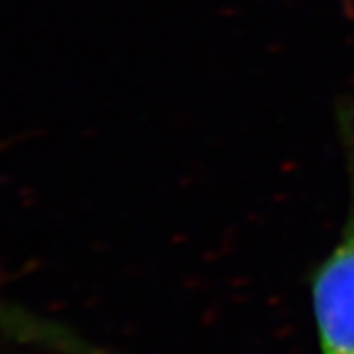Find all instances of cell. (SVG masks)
Here are the masks:
<instances>
[{
	"label": "cell",
	"instance_id": "cell-1",
	"mask_svg": "<svg viewBox=\"0 0 354 354\" xmlns=\"http://www.w3.org/2000/svg\"><path fill=\"white\" fill-rule=\"evenodd\" d=\"M337 132L346 174V213L339 239L311 278L321 354H354V99L337 102Z\"/></svg>",
	"mask_w": 354,
	"mask_h": 354
}]
</instances>
